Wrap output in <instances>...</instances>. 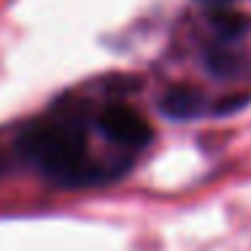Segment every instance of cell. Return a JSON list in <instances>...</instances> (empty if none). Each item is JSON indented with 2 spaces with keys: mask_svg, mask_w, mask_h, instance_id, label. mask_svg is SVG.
Masks as SVG:
<instances>
[{
  "mask_svg": "<svg viewBox=\"0 0 251 251\" xmlns=\"http://www.w3.org/2000/svg\"><path fill=\"white\" fill-rule=\"evenodd\" d=\"M22 154L46 176L68 184H84L98 176L87 157V135L78 122H44L19 138Z\"/></svg>",
  "mask_w": 251,
  "mask_h": 251,
  "instance_id": "obj_1",
  "label": "cell"
},
{
  "mask_svg": "<svg viewBox=\"0 0 251 251\" xmlns=\"http://www.w3.org/2000/svg\"><path fill=\"white\" fill-rule=\"evenodd\" d=\"M98 127L108 141L119 143V146H127V149L146 146L151 141V127H149V122L135 108L122 105V103L108 105L98 116Z\"/></svg>",
  "mask_w": 251,
  "mask_h": 251,
  "instance_id": "obj_2",
  "label": "cell"
},
{
  "mask_svg": "<svg viewBox=\"0 0 251 251\" xmlns=\"http://www.w3.org/2000/svg\"><path fill=\"white\" fill-rule=\"evenodd\" d=\"M213 27H216V33L222 35V38L232 41V38H240V35L249 33L251 22L246 14L240 11H229V8H216L213 11Z\"/></svg>",
  "mask_w": 251,
  "mask_h": 251,
  "instance_id": "obj_4",
  "label": "cell"
},
{
  "mask_svg": "<svg viewBox=\"0 0 251 251\" xmlns=\"http://www.w3.org/2000/svg\"><path fill=\"white\" fill-rule=\"evenodd\" d=\"M159 108H162L170 119H192V116H197L202 108H205V100H202V95L197 92V89L176 87L162 98Z\"/></svg>",
  "mask_w": 251,
  "mask_h": 251,
  "instance_id": "obj_3",
  "label": "cell"
},
{
  "mask_svg": "<svg viewBox=\"0 0 251 251\" xmlns=\"http://www.w3.org/2000/svg\"><path fill=\"white\" fill-rule=\"evenodd\" d=\"M202 6H208V8H213V11H216V8H227L229 3H232V0H200Z\"/></svg>",
  "mask_w": 251,
  "mask_h": 251,
  "instance_id": "obj_5",
  "label": "cell"
}]
</instances>
